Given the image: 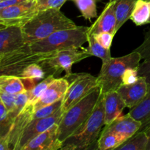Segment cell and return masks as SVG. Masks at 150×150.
<instances>
[{
    "instance_id": "obj_19",
    "label": "cell",
    "mask_w": 150,
    "mask_h": 150,
    "mask_svg": "<svg viewBox=\"0 0 150 150\" xmlns=\"http://www.w3.org/2000/svg\"><path fill=\"white\" fill-rule=\"evenodd\" d=\"M129 114L133 118L142 123L141 130L150 124V85L147 94L144 98L139 103L130 109Z\"/></svg>"
},
{
    "instance_id": "obj_21",
    "label": "cell",
    "mask_w": 150,
    "mask_h": 150,
    "mask_svg": "<svg viewBox=\"0 0 150 150\" xmlns=\"http://www.w3.org/2000/svg\"><path fill=\"white\" fill-rule=\"evenodd\" d=\"M150 18V0H137L132 12L130 20L136 25L148 23Z\"/></svg>"
},
{
    "instance_id": "obj_12",
    "label": "cell",
    "mask_w": 150,
    "mask_h": 150,
    "mask_svg": "<svg viewBox=\"0 0 150 150\" xmlns=\"http://www.w3.org/2000/svg\"><path fill=\"white\" fill-rule=\"evenodd\" d=\"M142 127V123L128 113L126 115H121L111 124L104 126L103 128L117 135L122 144L139 132Z\"/></svg>"
},
{
    "instance_id": "obj_7",
    "label": "cell",
    "mask_w": 150,
    "mask_h": 150,
    "mask_svg": "<svg viewBox=\"0 0 150 150\" xmlns=\"http://www.w3.org/2000/svg\"><path fill=\"white\" fill-rule=\"evenodd\" d=\"M64 77L69 81V86L63 98L62 109L63 112L86 97L98 86V77L89 73H71Z\"/></svg>"
},
{
    "instance_id": "obj_17",
    "label": "cell",
    "mask_w": 150,
    "mask_h": 150,
    "mask_svg": "<svg viewBox=\"0 0 150 150\" xmlns=\"http://www.w3.org/2000/svg\"><path fill=\"white\" fill-rule=\"evenodd\" d=\"M103 95L105 125H108L122 115L123 110L126 108V105L117 90L111 91Z\"/></svg>"
},
{
    "instance_id": "obj_11",
    "label": "cell",
    "mask_w": 150,
    "mask_h": 150,
    "mask_svg": "<svg viewBox=\"0 0 150 150\" xmlns=\"http://www.w3.org/2000/svg\"><path fill=\"white\" fill-rule=\"evenodd\" d=\"M26 44L22 27L1 26L0 27V57L20 49Z\"/></svg>"
},
{
    "instance_id": "obj_1",
    "label": "cell",
    "mask_w": 150,
    "mask_h": 150,
    "mask_svg": "<svg viewBox=\"0 0 150 150\" xmlns=\"http://www.w3.org/2000/svg\"><path fill=\"white\" fill-rule=\"evenodd\" d=\"M74 21L58 9L38 11L21 26L26 43L45 39L57 31L77 27Z\"/></svg>"
},
{
    "instance_id": "obj_38",
    "label": "cell",
    "mask_w": 150,
    "mask_h": 150,
    "mask_svg": "<svg viewBox=\"0 0 150 150\" xmlns=\"http://www.w3.org/2000/svg\"><path fill=\"white\" fill-rule=\"evenodd\" d=\"M148 23H150V18H149V21H148Z\"/></svg>"
},
{
    "instance_id": "obj_33",
    "label": "cell",
    "mask_w": 150,
    "mask_h": 150,
    "mask_svg": "<svg viewBox=\"0 0 150 150\" xmlns=\"http://www.w3.org/2000/svg\"><path fill=\"white\" fill-rule=\"evenodd\" d=\"M139 79V71L138 68H134V67H130L127 68L125 71L124 75L122 77V85H130L135 83L137 82Z\"/></svg>"
},
{
    "instance_id": "obj_28",
    "label": "cell",
    "mask_w": 150,
    "mask_h": 150,
    "mask_svg": "<svg viewBox=\"0 0 150 150\" xmlns=\"http://www.w3.org/2000/svg\"><path fill=\"white\" fill-rule=\"evenodd\" d=\"M14 120L5 105L0 101V138L8 134Z\"/></svg>"
},
{
    "instance_id": "obj_29",
    "label": "cell",
    "mask_w": 150,
    "mask_h": 150,
    "mask_svg": "<svg viewBox=\"0 0 150 150\" xmlns=\"http://www.w3.org/2000/svg\"><path fill=\"white\" fill-rule=\"evenodd\" d=\"M63 98L56 101L54 103L45 105V106L34 111L33 114H32V120L45 118V117H48L53 115L54 113L57 112L62 107L63 102Z\"/></svg>"
},
{
    "instance_id": "obj_4",
    "label": "cell",
    "mask_w": 150,
    "mask_h": 150,
    "mask_svg": "<svg viewBox=\"0 0 150 150\" xmlns=\"http://www.w3.org/2000/svg\"><path fill=\"white\" fill-rule=\"evenodd\" d=\"M101 94L100 88L96 86L83 99L63 113L58 123V139L60 142L65 141L88 120Z\"/></svg>"
},
{
    "instance_id": "obj_6",
    "label": "cell",
    "mask_w": 150,
    "mask_h": 150,
    "mask_svg": "<svg viewBox=\"0 0 150 150\" xmlns=\"http://www.w3.org/2000/svg\"><path fill=\"white\" fill-rule=\"evenodd\" d=\"M90 57L83 48V51H79V48H70L55 53L38 64L43 68L46 76H54L56 78L64 71L66 75L73 73V64Z\"/></svg>"
},
{
    "instance_id": "obj_36",
    "label": "cell",
    "mask_w": 150,
    "mask_h": 150,
    "mask_svg": "<svg viewBox=\"0 0 150 150\" xmlns=\"http://www.w3.org/2000/svg\"><path fill=\"white\" fill-rule=\"evenodd\" d=\"M27 1L29 0H0V10L11 6L18 5Z\"/></svg>"
},
{
    "instance_id": "obj_13",
    "label": "cell",
    "mask_w": 150,
    "mask_h": 150,
    "mask_svg": "<svg viewBox=\"0 0 150 150\" xmlns=\"http://www.w3.org/2000/svg\"><path fill=\"white\" fill-rule=\"evenodd\" d=\"M149 86L145 78L139 76L137 82L130 85H121L117 91L125 103L126 107L131 109L144 98Z\"/></svg>"
},
{
    "instance_id": "obj_14",
    "label": "cell",
    "mask_w": 150,
    "mask_h": 150,
    "mask_svg": "<svg viewBox=\"0 0 150 150\" xmlns=\"http://www.w3.org/2000/svg\"><path fill=\"white\" fill-rule=\"evenodd\" d=\"M69 83V81L65 77L56 78L39 99L33 104L34 111L64 98L68 89Z\"/></svg>"
},
{
    "instance_id": "obj_15",
    "label": "cell",
    "mask_w": 150,
    "mask_h": 150,
    "mask_svg": "<svg viewBox=\"0 0 150 150\" xmlns=\"http://www.w3.org/2000/svg\"><path fill=\"white\" fill-rule=\"evenodd\" d=\"M117 17L114 9V0L107 3L102 13L96 21L89 27L88 35H95L100 32H110L115 35L117 33Z\"/></svg>"
},
{
    "instance_id": "obj_30",
    "label": "cell",
    "mask_w": 150,
    "mask_h": 150,
    "mask_svg": "<svg viewBox=\"0 0 150 150\" xmlns=\"http://www.w3.org/2000/svg\"><path fill=\"white\" fill-rule=\"evenodd\" d=\"M67 0H36L35 10L36 12L48 9L60 10Z\"/></svg>"
},
{
    "instance_id": "obj_39",
    "label": "cell",
    "mask_w": 150,
    "mask_h": 150,
    "mask_svg": "<svg viewBox=\"0 0 150 150\" xmlns=\"http://www.w3.org/2000/svg\"><path fill=\"white\" fill-rule=\"evenodd\" d=\"M74 1H75V0H74Z\"/></svg>"
},
{
    "instance_id": "obj_37",
    "label": "cell",
    "mask_w": 150,
    "mask_h": 150,
    "mask_svg": "<svg viewBox=\"0 0 150 150\" xmlns=\"http://www.w3.org/2000/svg\"><path fill=\"white\" fill-rule=\"evenodd\" d=\"M144 130V131H145V133H146V135H147L148 138H149V144H148L146 150H150V124L146 125V127H144V128H142V130Z\"/></svg>"
},
{
    "instance_id": "obj_32",
    "label": "cell",
    "mask_w": 150,
    "mask_h": 150,
    "mask_svg": "<svg viewBox=\"0 0 150 150\" xmlns=\"http://www.w3.org/2000/svg\"><path fill=\"white\" fill-rule=\"evenodd\" d=\"M138 71L139 76H143L145 78L148 84L150 85V43L148 46L144 60L140 64Z\"/></svg>"
},
{
    "instance_id": "obj_26",
    "label": "cell",
    "mask_w": 150,
    "mask_h": 150,
    "mask_svg": "<svg viewBox=\"0 0 150 150\" xmlns=\"http://www.w3.org/2000/svg\"><path fill=\"white\" fill-rule=\"evenodd\" d=\"M18 76L21 79H32L35 81H41L46 77V75L40 64L32 63L26 66Z\"/></svg>"
},
{
    "instance_id": "obj_18",
    "label": "cell",
    "mask_w": 150,
    "mask_h": 150,
    "mask_svg": "<svg viewBox=\"0 0 150 150\" xmlns=\"http://www.w3.org/2000/svg\"><path fill=\"white\" fill-rule=\"evenodd\" d=\"M117 17V32L130 18L137 0H114Z\"/></svg>"
},
{
    "instance_id": "obj_35",
    "label": "cell",
    "mask_w": 150,
    "mask_h": 150,
    "mask_svg": "<svg viewBox=\"0 0 150 150\" xmlns=\"http://www.w3.org/2000/svg\"><path fill=\"white\" fill-rule=\"evenodd\" d=\"M16 95L7 93L0 90V101L3 103L9 111H12L15 107Z\"/></svg>"
},
{
    "instance_id": "obj_16",
    "label": "cell",
    "mask_w": 150,
    "mask_h": 150,
    "mask_svg": "<svg viewBox=\"0 0 150 150\" xmlns=\"http://www.w3.org/2000/svg\"><path fill=\"white\" fill-rule=\"evenodd\" d=\"M62 147V142L58 139V124H56L34 138L23 150H59Z\"/></svg>"
},
{
    "instance_id": "obj_20",
    "label": "cell",
    "mask_w": 150,
    "mask_h": 150,
    "mask_svg": "<svg viewBox=\"0 0 150 150\" xmlns=\"http://www.w3.org/2000/svg\"><path fill=\"white\" fill-rule=\"evenodd\" d=\"M0 90L13 95L26 92L22 79L13 75H0Z\"/></svg>"
},
{
    "instance_id": "obj_3",
    "label": "cell",
    "mask_w": 150,
    "mask_h": 150,
    "mask_svg": "<svg viewBox=\"0 0 150 150\" xmlns=\"http://www.w3.org/2000/svg\"><path fill=\"white\" fill-rule=\"evenodd\" d=\"M104 117L103 95L101 94L90 117L73 134L62 142L61 150L91 149L94 144L98 143L101 130L105 126Z\"/></svg>"
},
{
    "instance_id": "obj_5",
    "label": "cell",
    "mask_w": 150,
    "mask_h": 150,
    "mask_svg": "<svg viewBox=\"0 0 150 150\" xmlns=\"http://www.w3.org/2000/svg\"><path fill=\"white\" fill-rule=\"evenodd\" d=\"M142 57L133 50L131 53L120 57H111L109 60L103 62L98 76V86L102 94L117 90L122 83V77L127 68H139Z\"/></svg>"
},
{
    "instance_id": "obj_2",
    "label": "cell",
    "mask_w": 150,
    "mask_h": 150,
    "mask_svg": "<svg viewBox=\"0 0 150 150\" xmlns=\"http://www.w3.org/2000/svg\"><path fill=\"white\" fill-rule=\"evenodd\" d=\"M87 26L57 31L45 39L27 43L29 51L36 55L51 57L55 53L70 48H81L88 42Z\"/></svg>"
},
{
    "instance_id": "obj_34",
    "label": "cell",
    "mask_w": 150,
    "mask_h": 150,
    "mask_svg": "<svg viewBox=\"0 0 150 150\" xmlns=\"http://www.w3.org/2000/svg\"><path fill=\"white\" fill-rule=\"evenodd\" d=\"M94 35L95 40H96L101 45H103L104 48H108V49H111L114 35L110 33V32H100V33L95 34V35Z\"/></svg>"
},
{
    "instance_id": "obj_23",
    "label": "cell",
    "mask_w": 150,
    "mask_h": 150,
    "mask_svg": "<svg viewBox=\"0 0 150 150\" xmlns=\"http://www.w3.org/2000/svg\"><path fill=\"white\" fill-rule=\"evenodd\" d=\"M88 43H89L88 48H83V49L91 57L94 56V57H98V58L102 59L103 62L108 61L112 57L111 54V50L104 48L103 45H101L95 40L94 35H89V37H88Z\"/></svg>"
},
{
    "instance_id": "obj_8",
    "label": "cell",
    "mask_w": 150,
    "mask_h": 150,
    "mask_svg": "<svg viewBox=\"0 0 150 150\" xmlns=\"http://www.w3.org/2000/svg\"><path fill=\"white\" fill-rule=\"evenodd\" d=\"M36 0L27 1L0 10V24L1 26L24 25L37 13Z\"/></svg>"
},
{
    "instance_id": "obj_31",
    "label": "cell",
    "mask_w": 150,
    "mask_h": 150,
    "mask_svg": "<svg viewBox=\"0 0 150 150\" xmlns=\"http://www.w3.org/2000/svg\"><path fill=\"white\" fill-rule=\"evenodd\" d=\"M28 103V95L27 92L16 95V102H15V107L12 111H9L10 115L13 119H16V117L22 111V110L25 108Z\"/></svg>"
},
{
    "instance_id": "obj_27",
    "label": "cell",
    "mask_w": 150,
    "mask_h": 150,
    "mask_svg": "<svg viewBox=\"0 0 150 150\" xmlns=\"http://www.w3.org/2000/svg\"><path fill=\"white\" fill-rule=\"evenodd\" d=\"M82 16L86 20H92L98 16L97 0H75Z\"/></svg>"
},
{
    "instance_id": "obj_10",
    "label": "cell",
    "mask_w": 150,
    "mask_h": 150,
    "mask_svg": "<svg viewBox=\"0 0 150 150\" xmlns=\"http://www.w3.org/2000/svg\"><path fill=\"white\" fill-rule=\"evenodd\" d=\"M63 113L61 107L57 112L50 117L31 120L23 130L16 150H23V148L34 138L43 133L54 125L58 124Z\"/></svg>"
},
{
    "instance_id": "obj_25",
    "label": "cell",
    "mask_w": 150,
    "mask_h": 150,
    "mask_svg": "<svg viewBox=\"0 0 150 150\" xmlns=\"http://www.w3.org/2000/svg\"><path fill=\"white\" fill-rule=\"evenodd\" d=\"M55 79L56 78L54 76H46L43 80L37 83L32 89L26 91L28 95V105H33Z\"/></svg>"
},
{
    "instance_id": "obj_9",
    "label": "cell",
    "mask_w": 150,
    "mask_h": 150,
    "mask_svg": "<svg viewBox=\"0 0 150 150\" xmlns=\"http://www.w3.org/2000/svg\"><path fill=\"white\" fill-rule=\"evenodd\" d=\"M33 105H26L13 121L8 134L0 138V150H16L20 138L27 125L32 120Z\"/></svg>"
},
{
    "instance_id": "obj_24",
    "label": "cell",
    "mask_w": 150,
    "mask_h": 150,
    "mask_svg": "<svg viewBox=\"0 0 150 150\" xmlns=\"http://www.w3.org/2000/svg\"><path fill=\"white\" fill-rule=\"evenodd\" d=\"M121 144L122 142L117 135L104 128L98 139V149H117Z\"/></svg>"
},
{
    "instance_id": "obj_22",
    "label": "cell",
    "mask_w": 150,
    "mask_h": 150,
    "mask_svg": "<svg viewBox=\"0 0 150 150\" xmlns=\"http://www.w3.org/2000/svg\"><path fill=\"white\" fill-rule=\"evenodd\" d=\"M149 138L144 130H139L132 137L123 142L117 149L122 150H146Z\"/></svg>"
}]
</instances>
